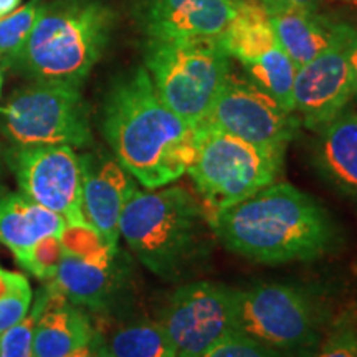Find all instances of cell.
Here are the masks:
<instances>
[{
    "label": "cell",
    "mask_w": 357,
    "mask_h": 357,
    "mask_svg": "<svg viewBox=\"0 0 357 357\" xmlns=\"http://www.w3.org/2000/svg\"><path fill=\"white\" fill-rule=\"evenodd\" d=\"M101 128L116 160L146 189L176 182L194 159L197 126L167 108L146 68L114 79L102 102Z\"/></svg>",
    "instance_id": "6da1fadb"
},
{
    "label": "cell",
    "mask_w": 357,
    "mask_h": 357,
    "mask_svg": "<svg viewBox=\"0 0 357 357\" xmlns=\"http://www.w3.org/2000/svg\"><path fill=\"white\" fill-rule=\"evenodd\" d=\"M223 247L257 263L311 261L337 243L331 213L288 182H273L208 217Z\"/></svg>",
    "instance_id": "7a4b0ae2"
},
{
    "label": "cell",
    "mask_w": 357,
    "mask_h": 357,
    "mask_svg": "<svg viewBox=\"0 0 357 357\" xmlns=\"http://www.w3.org/2000/svg\"><path fill=\"white\" fill-rule=\"evenodd\" d=\"M116 15L98 0L42 2L22 50L6 65L33 82L82 86L108 47Z\"/></svg>",
    "instance_id": "3957f363"
},
{
    "label": "cell",
    "mask_w": 357,
    "mask_h": 357,
    "mask_svg": "<svg viewBox=\"0 0 357 357\" xmlns=\"http://www.w3.org/2000/svg\"><path fill=\"white\" fill-rule=\"evenodd\" d=\"M211 230L204 207L177 185L136 189L119 218V236L160 278H177L204 257Z\"/></svg>",
    "instance_id": "277c9868"
},
{
    "label": "cell",
    "mask_w": 357,
    "mask_h": 357,
    "mask_svg": "<svg viewBox=\"0 0 357 357\" xmlns=\"http://www.w3.org/2000/svg\"><path fill=\"white\" fill-rule=\"evenodd\" d=\"M144 68L167 108L194 126L204 123L211 113L231 73L230 56L218 38H149Z\"/></svg>",
    "instance_id": "5b68a950"
},
{
    "label": "cell",
    "mask_w": 357,
    "mask_h": 357,
    "mask_svg": "<svg viewBox=\"0 0 357 357\" xmlns=\"http://www.w3.org/2000/svg\"><path fill=\"white\" fill-rule=\"evenodd\" d=\"M333 312L294 284L261 283L235 289L236 333L293 357H310Z\"/></svg>",
    "instance_id": "8992f818"
},
{
    "label": "cell",
    "mask_w": 357,
    "mask_h": 357,
    "mask_svg": "<svg viewBox=\"0 0 357 357\" xmlns=\"http://www.w3.org/2000/svg\"><path fill=\"white\" fill-rule=\"evenodd\" d=\"M283 158L268 154L238 137L215 128L197 126L195 154L187 174L207 218L273 184Z\"/></svg>",
    "instance_id": "52a82bcc"
},
{
    "label": "cell",
    "mask_w": 357,
    "mask_h": 357,
    "mask_svg": "<svg viewBox=\"0 0 357 357\" xmlns=\"http://www.w3.org/2000/svg\"><path fill=\"white\" fill-rule=\"evenodd\" d=\"M0 131L13 146L91 144L88 105L82 86L33 82L0 106Z\"/></svg>",
    "instance_id": "ba28073f"
},
{
    "label": "cell",
    "mask_w": 357,
    "mask_h": 357,
    "mask_svg": "<svg viewBox=\"0 0 357 357\" xmlns=\"http://www.w3.org/2000/svg\"><path fill=\"white\" fill-rule=\"evenodd\" d=\"M200 124L238 137L268 154L284 158V151L300 128V118L253 82L230 73L211 113Z\"/></svg>",
    "instance_id": "9c48e42d"
},
{
    "label": "cell",
    "mask_w": 357,
    "mask_h": 357,
    "mask_svg": "<svg viewBox=\"0 0 357 357\" xmlns=\"http://www.w3.org/2000/svg\"><path fill=\"white\" fill-rule=\"evenodd\" d=\"M20 192L60 213L68 225H84L83 160L71 146H13L6 154Z\"/></svg>",
    "instance_id": "30bf717a"
},
{
    "label": "cell",
    "mask_w": 357,
    "mask_h": 357,
    "mask_svg": "<svg viewBox=\"0 0 357 357\" xmlns=\"http://www.w3.org/2000/svg\"><path fill=\"white\" fill-rule=\"evenodd\" d=\"M159 323L176 347V357H202L236 334L235 289L208 281L182 284L169 298Z\"/></svg>",
    "instance_id": "8fae6325"
},
{
    "label": "cell",
    "mask_w": 357,
    "mask_h": 357,
    "mask_svg": "<svg viewBox=\"0 0 357 357\" xmlns=\"http://www.w3.org/2000/svg\"><path fill=\"white\" fill-rule=\"evenodd\" d=\"M356 37L354 26L337 24L329 47L296 71L294 113L311 131L323 129L349 106L352 100L349 53Z\"/></svg>",
    "instance_id": "7c38bea8"
},
{
    "label": "cell",
    "mask_w": 357,
    "mask_h": 357,
    "mask_svg": "<svg viewBox=\"0 0 357 357\" xmlns=\"http://www.w3.org/2000/svg\"><path fill=\"white\" fill-rule=\"evenodd\" d=\"M83 160V213L105 243L118 252L119 218L128 199L137 189L134 177L116 158L98 160L82 154Z\"/></svg>",
    "instance_id": "4fadbf2b"
},
{
    "label": "cell",
    "mask_w": 357,
    "mask_h": 357,
    "mask_svg": "<svg viewBox=\"0 0 357 357\" xmlns=\"http://www.w3.org/2000/svg\"><path fill=\"white\" fill-rule=\"evenodd\" d=\"M240 0H151L144 30L153 40L217 38L234 19Z\"/></svg>",
    "instance_id": "5bb4252c"
},
{
    "label": "cell",
    "mask_w": 357,
    "mask_h": 357,
    "mask_svg": "<svg viewBox=\"0 0 357 357\" xmlns=\"http://www.w3.org/2000/svg\"><path fill=\"white\" fill-rule=\"evenodd\" d=\"M47 300L33 334V357H68L95 339L86 312L48 283Z\"/></svg>",
    "instance_id": "9a60e30c"
},
{
    "label": "cell",
    "mask_w": 357,
    "mask_h": 357,
    "mask_svg": "<svg viewBox=\"0 0 357 357\" xmlns=\"http://www.w3.org/2000/svg\"><path fill=\"white\" fill-rule=\"evenodd\" d=\"M270 13L278 45L296 68L323 53L336 33V22L318 10L287 6L273 0H260Z\"/></svg>",
    "instance_id": "2e32d148"
},
{
    "label": "cell",
    "mask_w": 357,
    "mask_h": 357,
    "mask_svg": "<svg viewBox=\"0 0 357 357\" xmlns=\"http://www.w3.org/2000/svg\"><path fill=\"white\" fill-rule=\"evenodd\" d=\"M66 220L60 213L43 207L26 195L0 189V243L22 261L45 236H60Z\"/></svg>",
    "instance_id": "e0dca14e"
},
{
    "label": "cell",
    "mask_w": 357,
    "mask_h": 357,
    "mask_svg": "<svg viewBox=\"0 0 357 357\" xmlns=\"http://www.w3.org/2000/svg\"><path fill=\"white\" fill-rule=\"evenodd\" d=\"M318 132L319 172L342 194L357 197V113L347 106Z\"/></svg>",
    "instance_id": "ac0fdd59"
},
{
    "label": "cell",
    "mask_w": 357,
    "mask_h": 357,
    "mask_svg": "<svg viewBox=\"0 0 357 357\" xmlns=\"http://www.w3.org/2000/svg\"><path fill=\"white\" fill-rule=\"evenodd\" d=\"M116 268L114 260L98 263L63 255L50 283L73 305L101 311L109 307L118 293L119 275Z\"/></svg>",
    "instance_id": "d6986e66"
},
{
    "label": "cell",
    "mask_w": 357,
    "mask_h": 357,
    "mask_svg": "<svg viewBox=\"0 0 357 357\" xmlns=\"http://www.w3.org/2000/svg\"><path fill=\"white\" fill-rule=\"evenodd\" d=\"M217 38L227 55L242 65L278 47L270 13L260 0H240L234 19Z\"/></svg>",
    "instance_id": "ffe728a7"
},
{
    "label": "cell",
    "mask_w": 357,
    "mask_h": 357,
    "mask_svg": "<svg viewBox=\"0 0 357 357\" xmlns=\"http://www.w3.org/2000/svg\"><path fill=\"white\" fill-rule=\"evenodd\" d=\"M98 357H176V347L159 321H136L114 329Z\"/></svg>",
    "instance_id": "44dd1931"
},
{
    "label": "cell",
    "mask_w": 357,
    "mask_h": 357,
    "mask_svg": "<svg viewBox=\"0 0 357 357\" xmlns=\"http://www.w3.org/2000/svg\"><path fill=\"white\" fill-rule=\"evenodd\" d=\"M243 66L257 86H260L271 98H275L284 109L294 113L293 88L298 68L291 61V58L281 50L280 45L258 60Z\"/></svg>",
    "instance_id": "7402d4cb"
},
{
    "label": "cell",
    "mask_w": 357,
    "mask_h": 357,
    "mask_svg": "<svg viewBox=\"0 0 357 357\" xmlns=\"http://www.w3.org/2000/svg\"><path fill=\"white\" fill-rule=\"evenodd\" d=\"M310 357H357V303L333 312L318 347Z\"/></svg>",
    "instance_id": "603a6c76"
},
{
    "label": "cell",
    "mask_w": 357,
    "mask_h": 357,
    "mask_svg": "<svg viewBox=\"0 0 357 357\" xmlns=\"http://www.w3.org/2000/svg\"><path fill=\"white\" fill-rule=\"evenodd\" d=\"M43 0H30L25 6L0 19V61L7 65L24 47Z\"/></svg>",
    "instance_id": "cb8c5ba5"
},
{
    "label": "cell",
    "mask_w": 357,
    "mask_h": 357,
    "mask_svg": "<svg viewBox=\"0 0 357 357\" xmlns=\"http://www.w3.org/2000/svg\"><path fill=\"white\" fill-rule=\"evenodd\" d=\"M60 242L65 255L78 257L83 260L108 263L118 255V252H113L100 234L88 223L84 225H68L66 223L63 234L60 235Z\"/></svg>",
    "instance_id": "d4e9b609"
},
{
    "label": "cell",
    "mask_w": 357,
    "mask_h": 357,
    "mask_svg": "<svg viewBox=\"0 0 357 357\" xmlns=\"http://www.w3.org/2000/svg\"><path fill=\"white\" fill-rule=\"evenodd\" d=\"M47 300V288L37 294V301L20 323L0 334V357H33V334L40 312Z\"/></svg>",
    "instance_id": "484cf974"
},
{
    "label": "cell",
    "mask_w": 357,
    "mask_h": 357,
    "mask_svg": "<svg viewBox=\"0 0 357 357\" xmlns=\"http://www.w3.org/2000/svg\"><path fill=\"white\" fill-rule=\"evenodd\" d=\"M63 255L65 252L61 247L60 236L50 235L35 243L19 265L37 278L50 281L55 278Z\"/></svg>",
    "instance_id": "4316f807"
},
{
    "label": "cell",
    "mask_w": 357,
    "mask_h": 357,
    "mask_svg": "<svg viewBox=\"0 0 357 357\" xmlns=\"http://www.w3.org/2000/svg\"><path fill=\"white\" fill-rule=\"evenodd\" d=\"M202 357H293L276 349H271L261 342L253 341L242 334H231L208 349Z\"/></svg>",
    "instance_id": "83f0119b"
},
{
    "label": "cell",
    "mask_w": 357,
    "mask_h": 357,
    "mask_svg": "<svg viewBox=\"0 0 357 357\" xmlns=\"http://www.w3.org/2000/svg\"><path fill=\"white\" fill-rule=\"evenodd\" d=\"M30 301H32V289L30 288L0 298V334L20 323L29 314Z\"/></svg>",
    "instance_id": "f1b7e54d"
},
{
    "label": "cell",
    "mask_w": 357,
    "mask_h": 357,
    "mask_svg": "<svg viewBox=\"0 0 357 357\" xmlns=\"http://www.w3.org/2000/svg\"><path fill=\"white\" fill-rule=\"evenodd\" d=\"M25 288H30V284L24 275L13 273V271H7L0 268V298L8 296V294Z\"/></svg>",
    "instance_id": "f546056e"
},
{
    "label": "cell",
    "mask_w": 357,
    "mask_h": 357,
    "mask_svg": "<svg viewBox=\"0 0 357 357\" xmlns=\"http://www.w3.org/2000/svg\"><path fill=\"white\" fill-rule=\"evenodd\" d=\"M351 68H352V100L357 102V37L354 38L349 53Z\"/></svg>",
    "instance_id": "4dcf8cb0"
},
{
    "label": "cell",
    "mask_w": 357,
    "mask_h": 357,
    "mask_svg": "<svg viewBox=\"0 0 357 357\" xmlns=\"http://www.w3.org/2000/svg\"><path fill=\"white\" fill-rule=\"evenodd\" d=\"M273 2L287 3V6L307 8V10H319L321 0H273Z\"/></svg>",
    "instance_id": "1f68e13d"
},
{
    "label": "cell",
    "mask_w": 357,
    "mask_h": 357,
    "mask_svg": "<svg viewBox=\"0 0 357 357\" xmlns=\"http://www.w3.org/2000/svg\"><path fill=\"white\" fill-rule=\"evenodd\" d=\"M22 0H0V19L19 8Z\"/></svg>",
    "instance_id": "d6a6232c"
},
{
    "label": "cell",
    "mask_w": 357,
    "mask_h": 357,
    "mask_svg": "<svg viewBox=\"0 0 357 357\" xmlns=\"http://www.w3.org/2000/svg\"><path fill=\"white\" fill-rule=\"evenodd\" d=\"M73 357H93V352H91V349H89V346H88V347H83V349H79V351L75 352Z\"/></svg>",
    "instance_id": "836d02e7"
},
{
    "label": "cell",
    "mask_w": 357,
    "mask_h": 357,
    "mask_svg": "<svg viewBox=\"0 0 357 357\" xmlns=\"http://www.w3.org/2000/svg\"><path fill=\"white\" fill-rule=\"evenodd\" d=\"M342 2H347V3H356V6H357V0H342Z\"/></svg>",
    "instance_id": "e575fe53"
},
{
    "label": "cell",
    "mask_w": 357,
    "mask_h": 357,
    "mask_svg": "<svg viewBox=\"0 0 357 357\" xmlns=\"http://www.w3.org/2000/svg\"><path fill=\"white\" fill-rule=\"evenodd\" d=\"M0 93H2V73H0Z\"/></svg>",
    "instance_id": "d590c367"
},
{
    "label": "cell",
    "mask_w": 357,
    "mask_h": 357,
    "mask_svg": "<svg viewBox=\"0 0 357 357\" xmlns=\"http://www.w3.org/2000/svg\"><path fill=\"white\" fill-rule=\"evenodd\" d=\"M73 354H75V352H73ZM73 354H71V356H68V357H73Z\"/></svg>",
    "instance_id": "8d00e7d4"
}]
</instances>
